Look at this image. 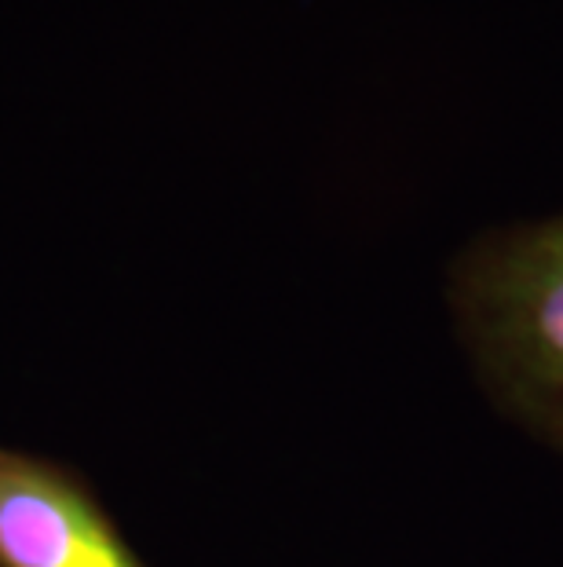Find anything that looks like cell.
<instances>
[{
	"label": "cell",
	"mask_w": 563,
	"mask_h": 567,
	"mask_svg": "<svg viewBox=\"0 0 563 567\" xmlns=\"http://www.w3.org/2000/svg\"><path fill=\"white\" fill-rule=\"evenodd\" d=\"M0 567H150L77 465L0 443Z\"/></svg>",
	"instance_id": "cell-2"
},
{
	"label": "cell",
	"mask_w": 563,
	"mask_h": 567,
	"mask_svg": "<svg viewBox=\"0 0 563 567\" xmlns=\"http://www.w3.org/2000/svg\"><path fill=\"white\" fill-rule=\"evenodd\" d=\"M442 297L483 400L563 457V209L469 238Z\"/></svg>",
	"instance_id": "cell-1"
}]
</instances>
